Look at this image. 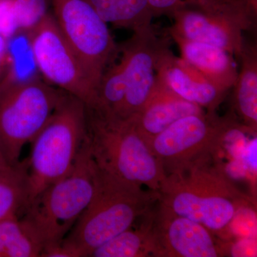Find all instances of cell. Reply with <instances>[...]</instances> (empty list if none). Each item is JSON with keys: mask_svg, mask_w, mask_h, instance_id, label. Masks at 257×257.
Returning <instances> with one entry per match:
<instances>
[{"mask_svg": "<svg viewBox=\"0 0 257 257\" xmlns=\"http://www.w3.org/2000/svg\"><path fill=\"white\" fill-rule=\"evenodd\" d=\"M210 159L169 174L159 191V202L175 214L211 231L227 229L238 213L248 207L242 194Z\"/></svg>", "mask_w": 257, "mask_h": 257, "instance_id": "6da1fadb", "label": "cell"}, {"mask_svg": "<svg viewBox=\"0 0 257 257\" xmlns=\"http://www.w3.org/2000/svg\"><path fill=\"white\" fill-rule=\"evenodd\" d=\"M87 138L96 166L109 175L159 192L166 175L133 118L87 106Z\"/></svg>", "mask_w": 257, "mask_h": 257, "instance_id": "7a4b0ae2", "label": "cell"}, {"mask_svg": "<svg viewBox=\"0 0 257 257\" xmlns=\"http://www.w3.org/2000/svg\"><path fill=\"white\" fill-rule=\"evenodd\" d=\"M158 199V192H146L141 186L117 178L97 167L92 200L64 240L84 257H90L96 248L133 226Z\"/></svg>", "mask_w": 257, "mask_h": 257, "instance_id": "3957f363", "label": "cell"}, {"mask_svg": "<svg viewBox=\"0 0 257 257\" xmlns=\"http://www.w3.org/2000/svg\"><path fill=\"white\" fill-rule=\"evenodd\" d=\"M86 139L87 106L67 93L31 143L25 210L45 189L70 172Z\"/></svg>", "mask_w": 257, "mask_h": 257, "instance_id": "277c9868", "label": "cell"}, {"mask_svg": "<svg viewBox=\"0 0 257 257\" xmlns=\"http://www.w3.org/2000/svg\"><path fill=\"white\" fill-rule=\"evenodd\" d=\"M96 172L87 138L70 172L27 208L21 218L36 233L43 247L63 240L88 207L95 191Z\"/></svg>", "mask_w": 257, "mask_h": 257, "instance_id": "5b68a950", "label": "cell"}, {"mask_svg": "<svg viewBox=\"0 0 257 257\" xmlns=\"http://www.w3.org/2000/svg\"><path fill=\"white\" fill-rule=\"evenodd\" d=\"M67 92L35 76L8 74L0 83V143L7 162H20L24 146L41 131Z\"/></svg>", "mask_w": 257, "mask_h": 257, "instance_id": "8992f818", "label": "cell"}, {"mask_svg": "<svg viewBox=\"0 0 257 257\" xmlns=\"http://www.w3.org/2000/svg\"><path fill=\"white\" fill-rule=\"evenodd\" d=\"M50 7L60 32L97 89L103 74L119 55L107 23L87 0H50Z\"/></svg>", "mask_w": 257, "mask_h": 257, "instance_id": "52a82bcc", "label": "cell"}, {"mask_svg": "<svg viewBox=\"0 0 257 257\" xmlns=\"http://www.w3.org/2000/svg\"><path fill=\"white\" fill-rule=\"evenodd\" d=\"M25 34L35 66L46 82L78 98L88 107L95 106L96 88L51 11Z\"/></svg>", "mask_w": 257, "mask_h": 257, "instance_id": "ba28073f", "label": "cell"}, {"mask_svg": "<svg viewBox=\"0 0 257 257\" xmlns=\"http://www.w3.org/2000/svg\"><path fill=\"white\" fill-rule=\"evenodd\" d=\"M231 116L205 111L181 118L148 143L166 175L211 158Z\"/></svg>", "mask_w": 257, "mask_h": 257, "instance_id": "9c48e42d", "label": "cell"}, {"mask_svg": "<svg viewBox=\"0 0 257 257\" xmlns=\"http://www.w3.org/2000/svg\"><path fill=\"white\" fill-rule=\"evenodd\" d=\"M152 28L133 32V36L119 45L126 91L117 115L133 117L141 110L156 84L157 52L164 42Z\"/></svg>", "mask_w": 257, "mask_h": 257, "instance_id": "30bf717a", "label": "cell"}, {"mask_svg": "<svg viewBox=\"0 0 257 257\" xmlns=\"http://www.w3.org/2000/svg\"><path fill=\"white\" fill-rule=\"evenodd\" d=\"M152 232L155 256L217 257L224 253L207 228L161 204L152 219Z\"/></svg>", "mask_w": 257, "mask_h": 257, "instance_id": "8fae6325", "label": "cell"}, {"mask_svg": "<svg viewBox=\"0 0 257 257\" xmlns=\"http://www.w3.org/2000/svg\"><path fill=\"white\" fill-rule=\"evenodd\" d=\"M155 71L157 78L172 92L207 111H216L227 94L187 61L176 56L165 40L157 52Z\"/></svg>", "mask_w": 257, "mask_h": 257, "instance_id": "7c38bea8", "label": "cell"}, {"mask_svg": "<svg viewBox=\"0 0 257 257\" xmlns=\"http://www.w3.org/2000/svg\"><path fill=\"white\" fill-rule=\"evenodd\" d=\"M171 18L174 24L169 32L172 38L203 42L239 57L244 41V30L239 24L185 5L176 10Z\"/></svg>", "mask_w": 257, "mask_h": 257, "instance_id": "4fadbf2b", "label": "cell"}, {"mask_svg": "<svg viewBox=\"0 0 257 257\" xmlns=\"http://www.w3.org/2000/svg\"><path fill=\"white\" fill-rule=\"evenodd\" d=\"M204 112L200 106L182 99L157 77L155 88L146 104L131 118L148 145L150 140L177 120Z\"/></svg>", "mask_w": 257, "mask_h": 257, "instance_id": "5bb4252c", "label": "cell"}, {"mask_svg": "<svg viewBox=\"0 0 257 257\" xmlns=\"http://www.w3.org/2000/svg\"><path fill=\"white\" fill-rule=\"evenodd\" d=\"M183 60L225 92L234 87L238 70L231 54L219 47L173 37Z\"/></svg>", "mask_w": 257, "mask_h": 257, "instance_id": "9a60e30c", "label": "cell"}, {"mask_svg": "<svg viewBox=\"0 0 257 257\" xmlns=\"http://www.w3.org/2000/svg\"><path fill=\"white\" fill-rule=\"evenodd\" d=\"M240 69L234 87V107L243 124L256 131L257 47L244 40L239 56Z\"/></svg>", "mask_w": 257, "mask_h": 257, "instance_id": "2e32d148", "label": "cell"}, {"mask_svg": "<svg viewBox=\"0 0 257 257\" xmlns=\"http://www.w3.org/2000/svg\"><path fill=\"white\" fill-rule=\"evenodd\" d=\"M155 17L172 16L182 5L195 8L207 14L221 17L239 24L244 31L253 30L255 24L239 0H148Z\"/></svg>", "mask_w": 257, "mask_h": 257, "instance_id": "e0dca14e", "label": "cell"}, {"mask_svg": "<svg viewBox=\"0 0 257 257\" xmlns=\"http://www.w3.org/2000/svg\"><path fill=\"white\" fill-rule=\"evenodd\" d=\"M106 23L133 32L152 28L148 0H87Z\"/></svg>", "mask_w": 257, "mask_h": 257, "instance_id": "ac0fdd59", "label": "cell"}, {"mask_svg": "<svg viewBox=\"0 0 257 257\" xmlns=\"http://www.w3.org/2000/svg\"><path fill=\"white\" fill-rule=\"evenodd\" d=\"M43 244L23 218L12 215L0 220V257H38Z\"/></svg>", "mask_w": 257, "mask_h": 257, "instance_id": "d6986e66", "label": "cell"}, {"mask_svg": "<svg viewBox=\"0 0 257 257\" xmlns=\"http://www.w3.org/2000/svg\"><path fill=\"white\" fill-rule=\"evenodd\" d=\"M28 160L0 169V220L23 214L28 195Z\"/></svg>", "mask_w": 257, "mask_h": 257, "instance_id": "ffe728a7", "label": "cell"}, {"mask_svg": "<svg viewBox=\"0 0 257 257\" xmlns=\"http://www.w3.org/2000/svg\"><path fill=\"white\" fill-rule=\"evenodd\" d=\"M155 256L152 219L140 229L133 226L93 251L90 257Z\"/></svg>", "mask_w": 257, "mask_h": 257, "instance_id": "44dd1931", "label": "cell"}, {"mask_svg": "<svg viewBox=\"0 0 257 257\" xmlns=\"http://www.w3.org/2000/svg\"><path fill=\"white\" fill-rule=\"evenodd\" d=\"M50 0H14V11L20 33H25L50 13Z\"/></svg>", "mask_w": 257, "mask_h": 257, "instance_id": "7402d4cb", "label": "cell"}, {"mask_svg": "<svg viewBox=\"0 0 257 257\" xmlns=\"http://www.w3.org/2000/svg\"><path fill=\"white\" fill-rule=\"evenodd\" d=\"M20 33L14 11V0H0V35L10 41Z\"/></svg>", "mask_w": 257, "mask_h": 257, "instance_id": "603a6c76", "label": "cell"}, {"mask_svg": "<svg viewBox=\"0 0 257 257\" xmlns=\"http://www.w3.org/2000/svg\"><path fill=\"white\" fill-rule=\"evenodd\" d=\"M42 257H84L75 246L64 240L44 246Z\"/></svg>", "mask_w": 257, "mask_h": 257, "instance_id": "cb8c5ba5", "label": "cell"}, {"mask_svg": "<svg viewBox=\"0 0 257 257\" xmlns=\"http://www.w3.org/2000/svg\"><path fill=\"white\" fill-rule=\"evenodd\" d=\"M256 135L251 140H248L240 154L238 161L241 163L243 169L247 170L248 173L256 176Z\"/></svg>", "mask_w": 257, "mask_h": 257, "instance_id": "d4e9b609", "label": "cell"}, {"mask_svg": "<svg viewBox=\"0 0 257 257\" xmlns=\"http://www.w3.org/2000/svg\"><path fill=\"white\" fill-rule=\"evenodd\" d=\"M256 245L254 237L241 238L231 246L229 253L232 256H253L256 254Z\"/></svg>", "mask_w": 257, "mask_h": 257, "instance_id": "484cf974", "label": "cell"}, {"mask_svg": "<svg viewBox=\"0 0 257 257\" xmlns=\"http://www.w3.org/2000/svg\"><path fill=\"white\" fill-rule=\"evenodd\" d=\"M8 43H9V41L0 35V74L4 67L5 60L8 55Z\"/></svg>", "mask_w": 257, "mask_h": 257, "instance_id": "4316f807", "label": "cell"}, {"mask_svg": "<svg viewBox=\"0 0 257 257\" xmlns=\"http://www.w3.org/2000/svg\"><path fill=\"white\" fill-rule=\"evenodd\" d=\"M8 165H10L7 162L4 152H3V147H2L1 143H0V169L4 168V167Z\"/></svg>", "mask_w": 257, "mask_h": 257, "instance_id": "83f0119b", "label": "cell"}]
</instances>
